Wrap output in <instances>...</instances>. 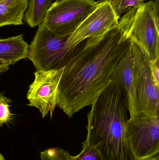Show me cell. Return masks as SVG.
Listing matches in <instances>:
<instances>
[{
    "label": "cell",
    "instance_id": "cell-11",
    "mask_svg": "<svg viewBox=\"0 0 159 160\" xmlns=\"http://www.w3.org/2000/svg\"><path fill=\"white\" fill-rule=\"evenodd\" d=\"M28 50L22 35L0 39V60L9 66L27 58Z\"/></svg>",
    "mask_w": 159,
    "mask_h": 160
},
{
    "label": "cell",
    "instance_id": "cell-4",
    "mask_svg": "<svg viewBox=\"0 0 159 160\" xmlns=\"http://www.w3.org/2000/svg\"><path fill=\"white\" fill-rule=\"evenodd\" d=\"M68 38L55 34L43 22L38 26L34 38L29 46L27 58L38 71L64 68L82 43L74 48H69L66 46Z\"/></svg>",
    "mask_w": 159,
    "mask_h": 160
},
{
    "label": "cell",
    "instance_id": "cell-19",
    "mask_svg": "<svg viewBox=\"0 0 159 160\" xmlns=\"http://www.w3.org/2000/svg\"><path fill=\"white\" fill-rule=\"evenodd\" d=\"M9 66L6 63L0 60V76L8 70L9 69Z\"/></svg>",
    "mask_w": 159,
    "mask_h": 160
},
{
    "label": "cell",
    "instance_id": "cell-17",
    "mask_svg": "<svg viewBox=\"0 0 159 160\" xmlns=\"http://www.w3.org/2000/svg\"><path fill=\"white\" fill-rule=\"evenodd\" d=\"M9 101V99L3 96L0 92V126L7 123L11 117Z\"/></svg>",
    "mask_w": 159,
    "mask_h": 160
},
{
    "label": "cell",
    "instance_id": "cell-12",
    "mask_svg": "<svg viewBox=\"0 0 159 160\" xmlns=\"http://www.w3.org/2000/svg\"><path fill=\"white\" fill-rule=\"evenodd\" d=\"M28 0H4L0 2V28L23 24Z\"/></svg>",
    "mask_w": 159,
    "mask_h": 160
},
{
    "label": "cell",
    "instance_id": "cell-3",
    "mask_svg": "<svg viewBox=\"0 0 159 160\" xmlns=\"http://www.w3.org/2000/svg\"><path fill=\"white\" fill-rule=\"evenodd\" d=\"M159 0L131 8L119 23L127 37L146 54L150 61L159 57Z\"/></svg>",
    "mask_w": 159,
    "mask_h": 160
},
{
    "label": "cell",
    "instance_id": "cell-14",
    "mask_svg": "<svg viewBox=\"0 0 159 160\" xmlns=\"http://www.w3.org/2000/svg\"><path fill=\"white\" fill-rule=\"evenodd\" d=\"M70 153L60 148L46 149L40 152V160H70Z\"/></svg>",
    "mask_w": 159,
    "mask_h": 160
},
{
    "label": "cell",
    "instance_id": "cell-16",
    "mask_svg": "<svg viewBox=\"0 0 159 160\" xmlns=\"http://www.w3.org/2000/svg\"><path fill=\"white\" fill-rule=\"evenodd\" d=\"M82 151L76 156H70V160H102L96 149L82 143Z\"/></svg>",
    "mask_w": 159,
    "mask_h": 160
},
{
    "label": "cell",
    "instance_id": "cell-2",
    "mask_svg": "<svg viewBox=\"0 0 159 160\" xmlns=\"http://www.w3.org/2000/svg\"><path fill=\"white\" fill-rule=\"evenodd\" d=\"M91 106L83 143L96 149L102 160H136L127 139L129 111L124 90L110 83Z\"/></svg>",
    "mask_w": 159,
    "mask_h": 160
},
{
    "label": "cell",
    "instance_id": "cell-7",
    "mask_svg": "<svg viewBox=\"0 0 159 160\" xmlns=\"http://www.w3.org/2000/svg\"><path fill=\"white\" fill-rule=\"evenodd\" d=\"M114 1L96 2L94 9L67 38V48H74L87 39H100L108 31L118 26L120 18L114 10Z\"/></svg>",
    "mask_w": 159,
    "mask_h": 160
},
{
    "label": "cell",
    "instance_id": "cell-13",
    "mask_svg": "<svg viewBox=\"0 0 159 160\" xmlns=\"http://www.w3.org/2000/svg\"><path fill=\"white\" fill-rule=\"evenodd\" d=\"M52 0H29L23 21L31 28L38 26L44 20Z\"/></svg>",
    "mask_w": 159,
    "mask_h": 160
},
{
    "label": "cell",
    "instance_id": "cell-20",
    "mask_svg": "<svg viewBox=\"0 0 159 160\" xmlns=\"http://www.w3.org/2000/svg\"><path fill=\"white\" fill-rule=\"evenodd\" d=\"M144 160H159V154H157V155H156V156L151 157V158H149L147 159Z\"/></svg>",
    "mask_w": 159,
    "mask_h": 160
},
{
    "label": "cell",
    "instance_id": "cell-22",
    "mask_svg": "<svg viewBox=\"0 0 159 160\" xmlns=\"http://www.w3.org/2000/svg\"><path fill=\"white\" fill-rule=\"evenodd\" d=\"M4 0H0V2H2V1H3Z\"/></svg>",
    "mask_w": 159,
    "mask_h": 160
},
{
    "label": "cell",
    "instance_id": "cell-9",
    "mask_svg": "<svg viewBox=\"0 0 159 160\" xmlns=\"http://www.w3.org/2000/svg\"><path fill=\"white\" fill-rule=\"evenodd\" d=\"M63 68L48 71H37L27 93L28 105L35 107L44 118L49 113L50 118L57 106L58 87Z\"/></svg>",
    "mask_w": 159,
    "mask_h": 160
},
{
    "label": "cell",
    "instance_id": "cell-15",
    "mask_svg": "<svg viewBox=\"0 0 159 160\" xmlns=\"http://www.w3.org/2000/svg\"><path fill=\"white\" fill-rule=\"evenodd\" d=\"M144 3V0H114L113 7L116 15L120 18L121 15L128 9L139 7Z\"/></svg>",
    "mask_w": 159,
    "mask_h": 160
},
{
    "label": "cell",
    "instance_id": "cell-10",
    "mask_svg": "<svg viewBox=\"0 0 159 160\" xmlns=\"http://www.w3.org/2000/svg\"><path fill=\"white\" fill-rule=\"evenodd\" d=\"M110 83L119 86L124 90L128 100L130 118L135 117L136 102L133 73L132 44L113 71Z\"/></svg>",
    "mask_w": 159,
    "mask_h": 160
},
{
    "label": "cell",
    "instance_id": "cell-21",
    "mask_svg": "<svg viewBox=\"0 0 159 160\" xmlns=\"http://www.w3.org/2000/svg\"><path fill=\"white\" fill-rule=\"evenodd\" d=\"M0 160H5L4 158L3 157L2 155L0 153Z\"/></svg>",
    "mask_w": 159,
    "mask_h": 160
},
{
    "label": "cell",
    "instance_id": "cell-6",
    "mask_svg": "<svg viewBox=\"0 0 159 160\" xmlns=\"http://www.w3.org/2000/svg\"><path fill=\"white\" fill-rule=\"evenodd\" d=\"M96 5L94 0H57L48 10L43 23L55 34L69 37Z\"/></svg>",
    "mask_w": 159,
    "mask_h": 160
},
{
    "label": "cell",
    "instance_id": "cell-18",
    "mask_svg": "<svg viewBox=\"0 0 159 160\" xmlns=\"http://www.w3.org/2000/svg\"><path fill=\"white\" fill-rule=\"evenodd\" d=\"M159 57L155 61H150V67L155 81L159 84Z\"/></svg>",
    "mask_w": 159,
    "mask_h": 160
},
{
    "label": "cell",
    "instance_id": "cell-1",
    "mask_svg": "<svg viewBox=\"0 0 159 160\" xmlns=\"http://www.w3.org/2000/svg\"><path fill=\"white\" fill-rule=\"evenodd\" d=\"M131 44L119 23L101 39L82 42L63 68L57 106L71 118L92 105L110 85L113 71Z\"/></svg>",
    "mask_w": 159,
    "mask_h": 160
},
{
    "label": "cell",
    "instance_id": "cell-5",
    "mask_svg": "<svg viewBox=\"0 0 159 160\" xmlns=\"http://www.w3.org/2000/svg\"><path fill=\"white\" fill-rule=\"evenodd\" d=\"M132 57L136 116H159V84L152 75L150 61L133 42L132 43Z\"/></svg>",
    "mask_w": 159,
    "mask_h": 160
},
{
    "label": "cell",
    "instance_id": "cell-8",
    "mask_svg": "<svg viewBox=\"0 0 159 160\" xmlns=\"http://www.w3.org/2000/svg\"><path fill=\"white\" fill-rule=\"evenodd\" d=\"M127 137L136 160H144L159 153V115L130 118Z\"/></svg>",
    "mask_w": 159,
    "mask_h": 160
}]
</instances>
